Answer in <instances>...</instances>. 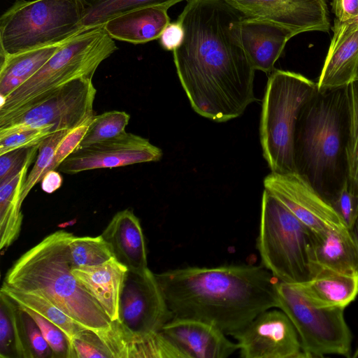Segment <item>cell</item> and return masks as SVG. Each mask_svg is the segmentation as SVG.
<instances>
[{
	"mask_svg": "<svg viewBox=\"0 0 358 358\" xmlns=\"http://www.w3.org/2000/svg\"><path fill=\"white\" fill-rule=\"evenodd\" d=\"M155 275L172 318L206 322L231 336L278 308V280L262 265L188 266Z\"/></svg>",
	"mask_w": 358,
	"mask_h": 358,
	"instance_id": "1",
	"label": "cell"
},
{
	"mask_svg": "<svg viewBox=\"0 0 358 358\" xmlns=\"http://www.w3.org/2000/svg\"><path fill=\"white\" fill-rule=\"evenodd\" d=\"M243 15L225 0H189L178 16L185 30L173 51L185 90L220 99L252 83L255 69L241 43Z\"/></svg>",
	"mask_w": 358,
	"mask_h": 358,
	"instance_id": "2",
	"label": "cell"
},
{
	"mask_svg": "<svg viewBox=\"0 0 358 358\" xmlns=\"http://www.w3.org/2000/svg\"><path fill=\"white\" fill-rule=\"evenodd\" d=\"M348 86L317 91L302 110L295 130L296 172L328 201L348 178Z\"/></svg>",
	"mask_w": 358,
	"mask_h": 358,
	"instance_id": "3",
	"label": "cell"
},
{
	"mask_svg": "<svg viewBox=\"0 0 358 358\" xmlns=\"http://www.w3.org/2000/svg\"><path fill=\"white\" fill-rule=\"evenodd\" d=\"M73 236L64 230L47 236L13 264L3 282L45 297L75 322L97 334L111 321L73 274L69 243Z\"/></svg>",
	"mask_w": 358,
	"mask_h": 358,
	"instance_id": "4",
	"label": "cell"
},
{
	"mask_svg": "<svg viewBox=\"0 0 358 358\" xmlns=\"http://www.w3.org/2000/svg\"><path fill=\"white\" fill-rule=\"evenodd\" d=\"M117 49L103 26L86 29L65 42L31 77L1 99L0 119L45 99L76 78H92L101 63Z\"/></svg>",
	"mask_w": 358,
	"mask_h": 358,
	"instance_id": "5",
	"label": "cell"
},
{
	"mask_svg": "<svg viewBox=\"0 0 358 358\" xmlns=\"http://www.w3.org/2000/svg\"><path fill=\"white\" fill-rule=\"evenodd\" d=\"M317 91V83L298 73L277 69L268 78L259 134L263 155L272 172H296V124L302 110Z\"/></svg>",
	"mask_w": 358,
	"mask_h": 358,
	"instance_id": "6",
	"label": "cell"
},
{
	"mask_svg": "<svg viewBox=\"0 0 358 358\" xmlns=\"http://www.w3.org/2000/svg\"><path fill=\"white\" fill-rule=\"evenodd\" d=\"M83 30L79 0H18L0 18V55L63 44Z\"/></svg>",
	"mask_w": 358,
	"mask_h": 358,
	"instance_id": "7",
	"label": "cell"
},
{
	"mask_svg": "<svg viewBox=\"0 0 358 358\" xmlns=\"http://www.w3.org/2000/svg\"><path fill=\"white\" fill-rule=\"evenodd\" d=\"M313 231L268 191L262 198L257 249L262 264L279 281L300 283L313 275Z\"/></svg>",
	"mask_w": 358,
	"mask_h": 358,
	"instance_id": "8",
	"label": "cell"
},
{
	"mask_svg": "<svg viewBox=\"0 0 358 358\" xmlns=\"http://www.w3.org/2000/svg\"><path fill=\"white\" fill-rule=\"evenodd\" d=\"M278 308L290 319L300 337L306 358L337 355L351 356V331L344 308L311 303L294 283L278 282Z\"/></svg>",
	"mask_w": 358,
	"mask_h": 358,
	"instance_id": "9",
	"label": "cell"
},
{
	"mask_svg": "<svg viewBox=\"0 0 358 358\" xmlns=\"http://www.w3.org/2000/svg\"><path fill=\"white\" fill-rule=\"evenodd\" d=\"M96 90L92 78H79L54 90L45 99L0 119V138L25 129L46 127L53 133L72 130L93 115Z\"/></svg>",
	"mask_w": 358,
	"mask_h": 358,
	"instance_id": "10",
	"label": "cell"
},
{
	"mask_svg": "<svg viewBox=\"0 0 358 358\" xmlns=\"http://www.w3.org/2000/svg\"><path fill=\"white\" fill-rule=\"evenodd\" d=\"M172 319L155 273L127 270L120 294L119 321L135 333L160 331Z\"/></svg>",
	"mask_w": 358,
	"mask_h": 358,
	"instance_id": "11",
	"label": "cell"
},
{
	"mask_svg": "<svg viewBox=\"0 0 358 358\" xmlns=\"http://www.w3.org/2000/svg\"><path fill=\"white\" fill-rule=\"evenodd\" d=\"M232 336L243 358H306L295 327L280 309L263 311Z\"/></svg>",
	"mask_w": 358,
	"mask_h": 358,
	"instance_id": "12",
	"label": "cell"
},
{
	"mask_svg": "<svg viewBox=\"0 0 358 358\" xmlns=\"http://www.w3.org/2000/svg\"><path fill=\"white\" fill-rule=\"evenodd\" d=\"M162 156V150L148 139L124 132L109 140L78 148L57 170L66 174H76L93 169L157 162Z\"/></svg>",
	"mask_w": 358,
	"mask_h": 358,
	"instance_id": "13",
	"label": "cell"
},
{
	"mask_svg": "<svg viewBox=\"0 0 358 358\" xmlns=\"http://www.w3.org/2000/svg\"><path fill=\"white\" fill-rule=\"evenodd\" d=\"M264 186L313 232L345 227L329 202L297 172L271 171Z\"/></svg>",
	"mask_w": 358,
	"mask_h": 358,
	"instance_id": "14",
	"label": "cell"
},
{
	"mask_svg": "<svg viewBox=\"0 0 358 358\" xmlns=\"http://www.w3.org/2000/svg\"><path fill=\"white\" fill-rule=\"evenodd\" d=\"M244 17L268 20L294 36L331 28L326 0H225Z\"/></svg>",
	"mask_w": 358,
	"mask_h": 358,
	"instance_id": "15",
	"label": "cell"
},
{
	"mask_svg": "<svg viewBox=\"0 0 358 358\" xmlns=\"http://www.w3.org/2000/svg\"><path fill=\"white\" fill-rule=\"evenodd\" d=\"M186 358H227L238 350L217 327L201 320L172 318L161 330Z\"/></svg>",
	"mask_w": 358,
	"mask_h": 358,
	"instance_id": "16",
	"label": "cell"
},
{
	"mask_svg": "<svg viewBox=\"0 0 358 358\" xmlns=\"http://www.w3.org/2000/svg\"><path fill=\"white\" fill-rule=\"evenodd\" d=\"M333 36L317 82L319 92L349 85L358 66V17L347 21L334 19Z\"/></svg>",
	"mask_w": 358,
	"mask_h": 358,
	"instance_id": "17",
	"label": "cell"
},
{
	"mask_svg": "<svg viewBox=\"0 0 358 358\" xmlns=\"http://www.w3.org/2000/svg\"><path fill=\"white\" fill-rule=\"evenodd\" d=\"M97 334L112 358H186L162 331L135 333L117 320Z\"/></svg>",
	"mask_w": 358,
	"mask_h": 358,
	"instance_id": "18",
	"label": "cell"
},
{
	"mask_svg": "<svg viewBox=\"0 0 358 358\" xmlns=\"http://www.w3.org/2000/svg\"><path fill=\"white\" fill-rule=\"evenodd\" d=\"M242 47L255 70L273 72L293 34L266 20L244 17L239 24Z\"/></svg>",
	"mask_w": 358,
	"mask_h": 358,
	"instance_id": "19",
	"label": "cell"
},
{
	"mask_svg": "<svg viewBox=\"0 0 358 358\" xmlns=\"http://www.w3.org/2000/svg\"><path fill=\"white\" fill-rule=\"evenodd\" d=\"M114 257L128 270L148 268L145 238L138 218L130 209L117 212L101 234Z\"/></svg>",
	"mask_w": 358,
	"mask_h": 358,
	"instance_id": "20",
	"label": "cell"
},
{
	"mask_svg": "<svg viewBox=\"0 0 358 358\" xmlns=\"http://www.w3.org/2000/svg\"><path fill=\"white\" fill-rule=\"evenodd\" d=\"M127 270L113 257L101 264L73 268L72 272L112 322L119 320L120 294Z\"/></svg>",
	"mask_w": 358,
	"mask_h": 358,
	"instance_id": "21",
	"label": "cell"
},
{
	"mask_svg": "<svg viewBox=\"0 0 358 358\" xmlns=\"http://www.w3.org/2000/svg\"><path fill=\"white\" fill-rule=\"evenodd\" d=\"M294 284L316 306L345 309L358 295V272L315 268L308 280Z\"/></svg>",
	"mask_w": 358,
	"mask_h": 358,
	"instance_id": "22",
	"label": "cell"
},
{
	"mask_svg": "<svg viewBox=\"0 0 358 358\" xmlns=\"http://www.w3.org/2000/svg\"><path fill=\"white\" fill-rule=\"evenodd\" d=\"M313 271L315 268L352 273L358 272L355 243L346 227L313 231L310 250Z\"/></svg>",
	"mask_w": 358,
	"mask_h": 358,
	"instance_id": "23",
	"label": "cell"
},
{
	"mask_svg": "<svg viewBox=\"0 0 358 358\" xmlns=\"http://www.w3.org/2000/svg\"><path fill=\"white\" fill-rule=\"evenodd\" d=\"M167 9L152 6L134 10L111 19L104 29L113 39L134 44L159 39L170 22Z\"/></svg>",
	"mask_w": 358,
	"mask_h": 358,
	"instance_id": "24",
	"label": "cell"
},
{
	"mask_svg": "<svg viewBox=\"0 0 358 358\" xmlns=\"http://www.w3.org/2000/svg\"><path fill=\"white\" fill-rule=\"evenodd\" d=\"M63 44L38 48L1 57V99L36 73Z\"/></svg>",
	"mask_w": 358,
	"mask_h": 358,
	"instance_id": "25",
	"label": "cell"
},
{
	"mask_svg": "<svg viewBox=\"0 0 358 358\" xmlns=\"http://www.w3.org/2000/svg\"><path fill=\"white\" fill-rule=\"evenodd\" d=\"M26 165L18 173L0 183V249L6 250L19 236L23 215L20 194L27 177Z\"/></svg>",
	"mask_w": 358,
	"mask_h": 358,
	"instance_id": "26",
	"label": "cell"
},
{
	"mask_svg": "<svg viewBox=\"0 0 358 358\" xmlns=\"http://www.w3.org/2000/svg\"><path fill=\"white\" fill-rule=\"evenodd\" d=\"M85 29L103 26L113 18L139 8L159 6L169 9L189 0H79Z\"/></svg>",
	"mask_w": 358,
	"mask_h": 358,
	"instance_id": "27",
	"label": "cell"
},
{
	"mask_svg": "<svg viewBox=\"0 0 358 358\" xmlns=\"http://www.w3.org/2000/svg\"><path fill=\"white\" fill-rule=\"evenodd\" d=\"M17 305L27 308L59 327L71 339L84 327L64 313L50 300L40 294L20 291L3 282L1 290Z\"/></svg>",
	"mask_w": 358,
	"mask_h": 358,
	"instance_id": "28",
	"label": "cell"
},
{
	"mask_svg": "<svg viewBox=\"0 0 358 358\" xmlns=\"http://www.w3.org/2000/svg\"><path fill=\"white\" fill-rule=\"evenodd\" d=\"M17 310V304L0 291V358H25Z\"/></svg>",
	"mask_w": 358,
	"mask_h": 358,
	"instance_id": "29",
	"label": "cell"
},
{
	"mask_svg": "<svg viewBox=\"0 0 358 358\" xmlns=\"http://www.w3.org/2000/svg\"><path fill=\"white\" fill-rule=\"evenodd\" d=\"M69 251L73 268L101 264L114 257L109 244L101 235L73 236L69 243Z\"/></svg>",
	"mask_w": 358,
	"mask_h": 358,
	"instance_id": "30",
	"label": "cell"
},
{
	"mask_svg": "<svg viewBox=\"0 0 358 358\" xmlns=\"http://www.w3.org/2000/svg\"><path fill=\"white\" fill-rule=\"evenodd\" d=\"M130 115L124 111L110 110L94 115L89 122L87 131L78 148L115 138L125 131Z\"/></svg>",
	"mask_w": 358,
	"mask_h": 358,
	"instance_id": "31",
	"label": "cell"
},
{
	"mask_svg": "<svg viewBox=\"0 0 358 358\" xmlns=\"http://www.w3.org/2000/svg\"><path fill=\"white\" fill-rule=\"evenodd\" d=\"M69 131L71 130L64 129L56 131L50 135L39 145L34 166L28 174L22 188L20 194L22 203L31 189L37 183L41 182L48 171H51L55 150L59 142Z\"/></svg>",
	"mask_w": 358,
	"mask_h": 358,
	"instance_id": "32",
	"label": "cell"
},
{
	"mask_svg": "<svg viewBox=\"0 0 358 358\" xmlns=\"http://www.w3.org/2000/svg\"><path fill=\"white\" fill-rule=\"evenodd\" d=\"M17 316L25 358H53L51 348L31 315L17 305Z\"/></svg>",
	"mask_w": 358,
	"mask_h": 358,
	"instance_id": "33",
	"label": "cell"
},
{
	"mask_svg": "<svg viewBox=\"0 0 358 358\" xmlns=\"http://www.w3.org/2000/svg\"><path fill=\"white\" fill-rule=\"evenodd\" d=\"M350 131L347 148L348 178L358 191V80L348 86Z\"/></svg>",
	"mask_w": 358,
	"mask_h": 358,
	"instance_id": "34",
	"label": "cell"
},
{
	"mask_svg": "<svg viewBox=\"0 0 358 358\" xmlns=\"http://www.w3.org/2000/svg\"><path fill=\"white\" fill-rule=\"evenodd\" d=\"M329 202L344 226L352 230L358 219V191L348 178Z\"/></svg>",
	"mask_w": 358,
	"mask_h": 358,
	"instance_id": "35",
	"label": "cell"
},
{
	"mask_svg": "<svg viewBox=\"0 0 358 358\" xmlns=\"http://www.w3.org/2000/svg\"><path fill=\"white\" fill-rule=\"evenodd\" d=\"M70 358H112L99 336L93 330L83 328L71 339Z\"/></svg>",
	"mask_w": 358,
	"mask_h": 358,
	"instance_id": "36",
	"label": "cell"
},
{
	"mask_svg": "<svg viewBox=\"0 0 358 358\" xmlns=\"http://www.w3.org/2000/svg\"><path fill=\"white\" fill-rule=\"evenodd\" d=\"M20 307L31 315L39 327L52 349L53 358H70L71 343L68 336L59 327L37 313L27 308Z\"/></svg>",
	"mask_w": 358,
	"mask_h": 358,
	"instance_id": "37",
	"label": "cell"
},
{
	"mask_svg": "<svg viewBox=\"0 0 358 358\" xmlns=\"http://www.w3.org/2000/svg\"><path fill=\"white\" fill-rule=\"evenodd\" d=\"M39 145L0 155V183L18 173L26 165L31 164L37 155Z\"/></svg>",
	"mask_w": 358,
	"mask_h": 358,
	"instance_id": "38",
	"label": "cell"
},
{
	"mask_svg": "<svg viewBox=\"0 0 358 358\" xmlns=\"http://www.w3.org/2000/svg\"><path fill=\"white\" fill-rule=\"evenodd\" d=\"M52 134L53 132L46 127L25 129L11 134L0 138V155L15 149L39 145Z\"/></svg>",
	"mask_w": 358,
	"mask_h": 358,
	"instance_id": "39",
	"label": "cell"
},
{
	"mask_svg": "<svg viewBox=\"0 0 358 358\" xmlns=\"http://www.w3.org/2000/svg\"><path fill=\"white\" fill-rule=\"evenodd\" d=\"M90 119L69 131L62 139L55 150L50 170H57L66 158L78 148L87 131Z\"/></svg>",
	"mask_w": 358,
	"mask_h": 358,
	"instance_id": "40",
	"label": "cell"
},
{
	"mask_svg": "<svg viewBox=\"0 0 358 358\" xmlns=\"http://www.w3.org/2000/svg\"><path fill=\"white\" fill-rule=\"evenodd\" d=\"M185 30L179 20L169 22L162 31L159 40L161 46L167 51H174L182 44Z\"/></svg>",
	"mask_w": 358,
	"mask_h": 358,
	"instance_id": "41",
	"label": "cell"
},
{
	"mask_svg": "<svg viewBox=\"0 0 358 358\" xmlns=\"http://www.w3.org/2000/svg\"><path fill=\"white\" fill-rule=\"evenodd\" d=\"M332 10L335 19L347 21L358 17V0H333Z\"/></svg>",
	"mask_w": 358,
	"mask_h": 358,
	"instance_id": "42",
	"label": "cell"
},
{
	"mask_svg": "<svg viewBox=\"0 0 358 358\" xmlns=\"http://www.w3.org/2000/svg\"><path fill=\"white\" fill-rule=\"evenodd\" d=\"M62 177L59 171L56 170L49 171L41 180L42 189L48 194H51L62 186Z\"/></svg>",
	"mask_w": 358,
	"mask_h": 358,
	"instance_id": "43",
	"label": "cell"
},
{
	"mask_svg": "<svg viewBox=\"0 0 358 358\" xmlns=\"http://www.w3.org/2000/svg\"><path fill=\"white\" fill-rule=\"evenodd\" d=\"M351 234L352 235L355 246H356V250H357V261H358V219L355 224L352 230H350Z\"/></svg>",
	"mask_w": 358,
	"mask_h": 358,
	"instance_id": "44",
	"label": "cell"
},
{
	"mask_svg": "<svg viewBox=\"0 0 358 358\" xmlns=\"http://www.w3.org/2000/svg\"><path fill=\"white\" fill-rule=\"evenodd\" d=\"M352 357L354 358H358V347L357 348L356 350L355 351Z\"/></svg>",
	"mask_w": 358,
	"mask_h": 358,
	"instance_id": "45",
	"label": "cell"
},
{
	"mask_svg": "<svg viewBox=\"0 0 358 358\" xmlns=\"http://www.w3.org/2000/svg\"><path fill=\"white\" fill-rule=\"evenodd\" d=\"M355 80H358V66H357V72H356V76H355Z\"/></svg>",
	"mask_w": 358,
	"mask_h": 358,
	"instance_id": "46",
	"label": "cell"
}]
</instances>
